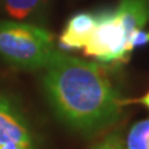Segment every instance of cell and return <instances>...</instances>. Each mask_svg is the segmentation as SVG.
Segmentation results:
<instances>
[{
	"mask_svg": "<svg viewBox=\"0 0 149 149\" xmlns=\"http://www.w3.org/2000/svg\"><path fill=\"white\" fill-rule=\"evenodd\" d=\"M9 142L32 144V137L20 112L0 95V144Z\"/></svg>",
	"mask_w": 149,
	"mask_h": 149,
	"instance_id": "4",
	"label": "cell"
},
{
	"mask_svg": "<svg viewBox=\"0 0 149 149\" xmlns=\"http://www.w3.org/2000/svg\"><path fill=\"white\" fill-rule=\"evenodd\" d=\"M139 102H141V103H143L144 106H147L148 108H149V92L147 93L146 96L143 97V98H141V100H139Z\"/></svg>",
	"mask_w": 149,
	"mask_h": 149,
	"instance_id": "11",
	"label": "cell"
},
{
	"mask_svg": "<svg viewBox=\"0 0 149 149\" xmlns=\"http://www.w3.org/2000/svg\"><path fill=\"white\" fill-rule=\"evenodd\" d=\"M148 42H149V31L141 29L132 36V40H130V47H132V50H136L137 47H141V46L147 45Z\"/></svg>",
	"mask_w": 149,
	"mask_h": 149,
	"instance_id": "9",
	"label": "cell"
},
{
	"mask_svg": "<svg viewBox=\"0 0 149 149\" xmlns=\"http://www.w3.org/2000/svg\"><path fill=\"white\" fill-rule=\"evenodd\" d=\"M92 149H125L124 142L118 134H109L103 141L96 144Z\"/></svg>",
	"mask_w": 149,
	"mask_h": 149,
	"instance_id": "8",
	"label": "cell"
},
{
	"mask_svg": "<svg viewBox=\"0 0 149 149\" xmlns=\"http://www.w3.org/2000/svg\"><path fill=\"white\" fill-rule=\"evenodd\" d=\"M124 147L125 149H149V118L139 120L130 128Z\"/></svg>",
	"mask_w": 149,
	"mask_h": 149,
	"instance_id": "7",
	"label": "cell"
},
{
	"mask_svg": "<svg viewBox=\"0 0 149 149\" xmlns=\"http://www.w3.org/2000/svg\"><path fill=\"white\" fill-rule=\"evenodd\" d=\"M42 85L57 117L68 127L93 134L114 124L122 100L100 65L56 51Z\"/></svg>",
	"mask_w": 149,
	"mask_h": 149,
	"instance_id": "1",
	"label": "cell"
},
{
	"mask_svg": "<svg viewBox=\"0 0 149 149\" xmlns=\"http://www.w3.org/2000/svg\"><path fill=\"white\" fill-rule=\"evenodd\" d=\"M54 37L42 26L22 21H0V57L14 66L45 68L55 55Z\"/></svg>",
	"mask_w": 149,
	"mask_h": 149,
	"instance_id": "3",
	"label": "cell"
},
{
	"mask_svg": "<svg viewBox=\"0 0 149 149\" xmlns=\"http://www.w3.org/2000/svg\"><path fill=\"white\" fill-rule=\"evenodd\" d=\"M96 26L83 47L100 61H122L132 52L130 40L149 22V0H122L114 9L96 13Z\"/></svg>",
	"mask_w": 149,
	"mask_h": 149,
	"instance_id": "2",
	"label": "cell"
},
{
	"mask_svg": "<svg viewBox=\"0 0 149 149\" xmlns=\"http://www.w3.org/2000/svg\"><path fill=\"white\" fill-rule=\"evenodd\" d=\"M96 21V14L92 13H80L72 16L60 36V45L63 49H83L90 40Z\"/></svg>",
	"mask_w": 149,
	"mask_h": 149,
	"instance_id": "5",
	"label": "cell"
},
{
	"mask_svg": "<svg viewBox=\"0 0 149 149\" xmlns=\"http://www.w3.org/2000/svg\"><path fill=\"white\" fill-rule=\"evenodd\" d=\"M49 0H0V11L14 21H41L47 9Z\"/></svg>",
	"mask_w": 149,
	"mask_h": 149,
	"instance_id": "6",
	"label": "cell"
},
{
	"mask_svg": "<svg viewBox=\"0 0 149 149\" xmlns=\"http://www.w3.org/2000/svg\"><path fill=\"white\" fill-rule=\"evenodd\" d=\"M0 149H34V147H32V144L9 142V143L0 144Z\"/></svg>",
	"mask_w": 149,
	"mask_h": 149,
	"instance_id": "10",
	"label": "cell"
}]
</instances>
